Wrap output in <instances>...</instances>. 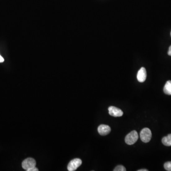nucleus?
I'll list each match as a JSON object with an SVG mask.
<instances>
[{"mask_svg":"<svg viewBox=\"0 0 171 171\" xmlns=\"http://www.w3.org/2000/svg\"><path fill=\"white\" fill-rule=\"evenodd\" d=\"M138 139V135L136 131L134 130L127 135L125 137V142L128 145H132L135 144Z\"/></svg>","mask_w":171,"mask_h":171,"instance_id":"obj_1","label":"nucleus"},{"mask_svg":"<svg viewBox=\"0 0 171 171\" xmlns=\"http://www.w3.org/2000/svg\"><path fill=\"white\" fill-rule=\"evenodd\" d=\"M141 140L144 143H148L152 138V132L148 128H144L141 130L140 134Z\"/></svg>","mask_w":171,"mask_h":171,"instance_id":"obj_2","label":"nucleus"},{"mask_svg":"<svg viewBox=\"0 0 171 171\" xmlns=\"http://www.w3.org/2000/svg\"><path fill=\"white\" fill-rule=\"evenodd\" d=\"M36 162L35 160L32 158H28L25 159L22 163V167L23 169L28 171L31 168L35 167Z\"/></svg>","mask_w":171,"mask_h":171,"instance_id":"obj_3","label":"nucleus"},{"mask_svg":"<svg viewBox=\"0 0 171 171\" xmlns=\"http://www.w3.org/2000/svg\"><path fill=\"white\" fill-rule=\"evenodd\" d=\"M82 164V161L79 158H75L71 160L68 165L69 171H74L77 170Z\"/></svg>","mask_w":171,"mask_h":171,"instance_id":"obj_4","label":"nucleus"},{"mask_svg":"<svg viewBox=\"0 0 171 171\" xmlns=\"http://www.w3.org/2000/svg\"><path fill=\"white\" fill-rule=\"evenodd\" d=\"M108 112L110 115L114 117H120L123 115L122 111L115 106H111L108 107Z\"/></svg>","mask_w":171,"mask_h":171,"instance_id":"obj_5","label":"nucleus"},{"mask_svg":"<svg viewBox=\"0 0 171 171\" xmlns=\"http://www.w3.org/2000/svg\"><path fill=\"white\" fill-rule=\"evenodd\" d=\"M146 69L144 67H142L140 69L137 74V79L138 81L139 82H145L146 79Z\"/></svg>","mask_w":171,"mask_h":171,"instance_id":"obj_6","label":"nucleus"},{"mask_svg":"<svg viewBox=\"0 0 171 171\" xmlns=\"http://www.w3.org/2000/svg\"><path fill=\"white\" fill-rule=\"evenodd\" d=\"M98 133L101 136H106L110 134L111 132V128L110 126L106 125H101L97 128Z\"/></svg>","mask_w":171,"mask_h":171,"instance_id":"obj_7","label":"nucleus"},{"mask_svg":"<svg viewBox=\"0 0 171 171\" xmlns=\"http://www.w3.org/2000/svg\"><path fill=\"white\" fill-rule=\"evenodd\" d=\"M164 91L165 94L171 95V81L168 80L165 83L164 88Z\"/></svg>","mask_w":171,"mask_h":171,"instance_id":"obj_8","label":"nucleus"},{"mask_svg":"<svg viewBox=\"0 0 171 171\" xmlns=\"http://www.w3.org/2000/svg\"><path fill=\"white\" fill-rule=\"evenodd\" d=\"M162 142L164 146H171V134H169L166 137H163Z\"/></svg>","mask_w":171,"mask_h":171,"instance_id":"obj_9","label":"nucleus"},{"mask_svg":"<svg viewBox=\"0 0 171 171\" xmlns=\"http://www.w3.org/2000/svg\"><path fill=\"white\" fill-rule=\"evenodd\" d=\"M114 171H126V169L123 165H119L116 166L114 169Z\"/></svg>","mask_w":171,"mask_h":171,"instance_id":"obj_10","label":"nucleus"},{"mask_svg":"<svg viewBox=\"0 0 171 171\" xmlns=\"http://www.w3.org/2000/svg\"><path fill=\"white\" fill-rule=\"evenodd\" d=\"M164 167L166 171H171V162H167L164 164Z\"/></svg>","mask_w":171,"mask_h":171,"instance_id":"obj_11","label":"nucleus"},{"mask_svg":"<svg viewBox=\"0 0 171 171\" xmlns=\"http://www.w3.org/2000/svg\"><path fill=\"white\" fill-rule=\"evenodd\" d=\"M38 168H37L36 167H34V168H31V169H29L28 171H38Z\"/></svg>","mask_w":171,"mask_h":171,"instance_id":"obj_12","label":"nucleus"},{"mask_svg":"<svg viewBox=\"0 0 171 171\" xmlns=\"http://www.w3.org/2000/svg\"><path fill=\"white\" fill-rule=\"evenodd\" d=\"M168 54L169 56H171V46H170L169 48V51L168 52Z\"/></svg>","mask_w":171,"mask_h":171,"instance_id":"obj_13","label":"nucleus"},{"mask_svg":"<svg viewBox=\"0 0 171 171\" xmlns=\"http://www.w3.org/2000/svg\"><path fill=\"white\" fill-rule=\"evenodd\" d=\"M4 60L3 57H2V56L0 55V63H2V62H4Z\"/></svg>","mask_w":171,"mask_h":171,"instance_id":"obj_14","label":"nucleus"},{"mask_svg":"<svg viewBox=\"0 0 171 171\" xmlns=\"http://www.w3.org/2000/svg\"><path fill=\"white\" fill-rule=\"evenodd\" d=\"M138 171H148V170H146V169H140V170H138Z\"/></svg>","mask_w":171,"mask_h":171,"instance_id":"obj_15","label":"nucleus"},{"mask_svg":"<svg viewBox=\"0 0 171 171\" xmlns=\"http://www.w3.org/2000/svg\"></svg>","mask_w":171,"mask_h":171,"instance_id":"obj_16","label":"nucleus"}]
</instances>
